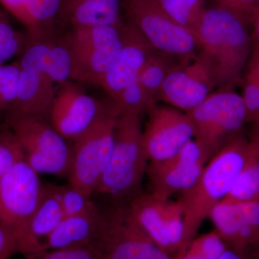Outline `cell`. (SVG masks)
<instances>
[{
  "label": "cell",
  "instance_id": "obj_7",
  "mask_svg": "<svg viewBox=\"0 0 259 259\" xmlns=\"http://www.w3.org/2000/svg\"><path fill=\"white\" fill-rule=\"evenodd\" d=\"M186 113L193 125L194 139L212 156L239 134L246 122L243 98L232 87L212 92L200 105Z\"/></svg>",
  "mask_w": 259,
  "mask_h": 259
},
{
  "label": "cell",
  "instance_id": "obj_10",
  "mask_svg": "<svg viewBox=\"0 0 259 259\" xmlns=\"http://www.w3.org/2000/svg\"><path fill=\"white\" fill-rule=\"evenodd\" d=\"M5 123L21 145L25 161L37 173L69 176L72 148L49 120L20 117Z\"/></svg>",
  "mask_w": 259,
  "mask_h": 259
},
{
  "label": "cell",
  "instance_id": "obj_6",
  "mask_svg": "<svg viewBox=\"0 0 259 259\" xmlns=\"http://www.w3.org/2000/svg\"><path fill=\"white\" fill-rule=\"evenodd\" d=\"M128 23L137 29L155 50L187 64L199 50L195 35L175 23L156 0H121Z\"/></svg>",
  "mask_w": 259,
  "mask_h": 259
},
{
  "label": "cell",
  "instance_id": "obj_38",
  "mask_svg": "<svg viewBox=\"0 0 259 259\" xmlns=\"http://www.w3.org/2000/svg\"><path fill=\"white\" fill-rule=\"evenodd\" d=\"M255 259H259V243L257 245L256 248H255Z\"/></svg>",
  "mask_w": 259,
  "mask_h": 259
},
{
  "label": "cell",
  "instance_id": "obj_13",
  "mask_svg": "<svg viewBox=\"0 0 259 259\" xmlns=\"http://www.w3.org/2000/svg\"><path fill=\"white\" fill-rule=\"evenodd\" d=\"M211 153L197 140H191L177 154L147 167L149 193L161 200L188 190L197 182Z\"/></svg>",
  "mask_w": 259,
  "mask_h": 259
},
{
  "label": "cell",
  "instance_id": "obj_15",
  "mask_svg": "<svg viewBox=\"0 0 259 259\" xmlns=\"http://www.w3.org/2000/svg\"><path fill=\"white\" fill-rule=\"evenodd\" d=\"M105 105L73 81H66L56 92L49 122L66 141L74 143L95 123Z\"/></svg>",
  "mask_w": 259,
  "mask_h": 259
},
{
  "label": "cell",
  "instance_id": "obj_4",
  "mask_svg": "<svg viewBox=\"0 0 259 259\" xmlns=\"http://www.w3.org/2000/svg\"><path fill=\"white\" fill-rule=\"evenodd\" d=\"M125 25L71 28L62 38L72 60L71 81L100 88L122 51Z\"/></svg>",
  "mask_w": 259,
  "mask_h": 259
},
{
  "label": "cell",
  "instance_id": "obj_35",
  "mask_svg": "<svg viewBox=\"0 0 259 259\" xmlns=\"http://www.w3.org/2000/svg\"><path fill=\"white\" fill-rule=\"evenodd\" d=\"M218 5L236 12L246 18L256 9L257 0H216Z\"/></svg>",
  "mask_w": 259,
  "mask_h": 259
},
{
  "label": "cell",
  "instance_id": "obj_16",
  "mask_svg": "<svg viewBox=\"0 0 259 259\" xmlns=\"http://www.w3.org/2000/svg\"><path fill=\"white\" fill-rule=\"evenodd\" d=\"M209 217L228 248L245 255L259 243V201H221Z\"/></svg>",
  "mask_w": 259,
  "mask_h": 259
},
{
  "label": "cell",
  "instance_id": "obj_12",
  "mask_svg": "<svg viewBox=\"0 0 259 259\" xmlns=\"http://www.w3.org/2000/svg\"><path fill=\"white\" fill-rule=\"evenodd\" d=\"M131 216L156 245L176 256L182 250L184 212L180 201L161 200L142 192L127 204Z\"/></svg>",
  "mask_w": 259,
  "mask_h": 259
},
{
  "label": "cell",
  "instance_id": "obj_19",
  "mask_svg": "<svg viewBox=\"0 0 259 259\" xmlns=\"http://www.w3.org/2000/svg\"><path fill=\"white\" fill-rule=\"evenodd\" d=\"M123 13L121 0H64L58 18L71 28L123 27Z\"/></svg>",
  "mask_w": 259,
  "mask_h": 259
},
{
  "label": "cell",
  "instance_id": "obj_3",
  "mask_svg": "<svg viewBox=\"0 0 259 259\" xmlns=\"http://www.w3.org/2000/svg\"><path fill=\"white\" fill-rule=\"evenodd\" d=\"M141 117L135 113L117 116L111 156L95 190V193L110 197L115 204H127L143 192L148 159Z\"/></svg>",
  "mask_w": 259,
  "mask_h": 259
},
{
  "label": "cell",
  "instance_id": "obj_36",
  "mask_svg": "<svg viewBox=\"0 0 259 259\" xmlns=\"http://www.w3.org/2000/svg\"><path fill=\"white\" fill-rule=\"evenodd\" d=\"M18 253L19 247L16 239L0 227V259H10Z\"/></svg>",
  "mask_w": 259,
  "mask_h": 259
},
{
  "label": "cell",
  "instance_id": "obj_17",
  "mask_svg": "<svg viewBox=\"0 0 259 259\" xmlns=\"http://www.w3.org/2000/svg\"><path fill=\"white\" fill-rule=\"evenodd\" d=\"M215 87L208 68L196 56L190 62L177 65L168 74L158 101L187 112L200 105Z\"/></svg>",
  "mask_w": 259,
  "mask_h": 259
},
{
  "label": "cell",
  "instance_id": "obj_32",
  "mask_svg": "<svg viewBox=\"0 0 259 259\" xmlns=\"http://www.w3.org/2000/svg\"><path fill=\"white\" fill-rule=\"evenodd\" d=\"M246 111V122L259 125V67L248 65L241 95Z\"/></svg>",
  "mask_w": 259,
  "mask_h": 259
},
{
  "label": "cell",
  "instance_id": "obj_22",
  "mask_svg": "<svg viewBox=\"0 0 259 259\" xmlns=\"http://www.w3.org/2000/svg\"><path fill=\"white\" fill-rule=\"evenodd\" d=\"M248 139L244 162L233 187L223 201H259V125Z\"/></svg>",
  "mask_w": 259,
  "mask_h": 259
},
{
  "label": "cell",
  "instance_id": "obj_23",
  "mask_svg": "<svg viewBox=\"0 0 259 259\" xmlns=\"http://www.w3.org/2000/svg\"><path fill=\"white\" fill-rule=\"evenodd\" d=\"M175 58L156 51L145 65L138 79L150 97L157 102L163 83L168 74L177 66Z\"/></svg>",
  "mask_w": 259,
  "mask_h": 259
},
{
  "label": "cell",
  "instance_id": "obj_31",
  "mask_svg": "<svg viewBox=\"0 0 259 259\" xmlns=\"http://www.w3.org/2000/svg\"><path fill=\"white\" fill-rule=\"evenodd\" d=\"M25 159L23 148L14 133L5 127L0 131V180Z\"/></svg>",
  "mask_w": 259,
  "mask_h": 259
},
{
  "label": "cell",
  "instance_id": "obj_2",
  "mask_svg": "<svg viewBox=\"0 0 259 259\" xmlns=\"http://www.w3.org/2000/svg\"><path fill=\"white\" fill-rule=\"evenodd\" d=\"M248 142L244 136L236 135L213 155L197 182L181 193L179 201L184 212L182 250L195 238L212 209L231 190L243 166Z\"/></svg>",
  "mask_w": 259,
  "mask_h": 259
},
{
  "label": "cell",
  "instance_id": "obj_34",
  "mask_svg": "<svg viewBox=\"0 0 259 259\" xmlns=\"http://www.w3.org/2000/svg\"><path fill=\"white\" fill-rule=\"evenodd\" d=\"M25 259H102L101 255L93 245L49 250L31 256L25 257Z\"/></svg>",
  "mask_w": 259,
  "mask_h": 259
},
{
  "label": "cell",
  "instance_id": "obj_29",
  "mask_svg": "<svg viewBox=\"0 0 259 259\" xmlns=\"http://www.w3.org/2000/svg\"><path fill=\"white\" fill-rule=\"evenodd\" d=\"M64 0H25L27 8L45 37H52L53 27Z\"/></svg>",
  "mask_w": 259,
  "mask_h": 259
},
{
  "label": "cell",
  "instance_id": "obj_33",
  "mask_svg": "<svg viewBox=\"0 0 259 259\" xmlns=\"http://www.w3.org/2000/svg\"><path fill=\"white\" fill-rule=\"evenodd\" d=\"M5 9L18 19L27 30V34L32 40L47 38L44 36L40 27L29 13L25 0H0Z\"/></svg>",
  "mask_w": 259,
  "mask_h": 259
},
{
  "label": "cell",
  "instance_id": "obj_40",
  "mask_svg": "<svg viewBox=\"0 0 259 259\" xmlns=\"http://www.w3.org/2000/svg\"><path fill=\"white\" fill-rule=\"evenodd\" d=\"M253 66H256V65H253ZM258 66V67H259V66Z\"/></svg>",
  "mask_w": 259,
  "mask_h": 259
},
{
  "label": "cell",
  "instance_id": "obj_24",
  "mask_svg": "<svg viewBox=\"0 0 259 259\" xmlns=\"http://www.w3.org/2000/svg\"><path fill=\"white\" fill-rule=\"evenodd\" d=\"M162 10L175 23L195 32L207 8L204 0H156Z\"/></svg>",
  "mask_w": 259,
  "mask_h": 259
},
{
  "label": "cell",
  "instance_id": "obj_11",
  "mask_svg": "<svg viewBox=\"0 0 259 259\" xmlns=\"http://www.w3.org/2000/svg\"><path fill=\"white\" fill-rule=\"evenodd\" d=\"M47 38H30L18 57L20 80L16 100L5 117V122L20 117H37L49 120V112L56 94V83L48 74L44 56Z\"/></svg>",
  "mask_w": 259,
  "mask_h": 259
},
{
  "label": "cell",
  "instance_id": "obj_1",
  "mask_svg": "<svg viewBox=\"0 0 259 259\" xmlns=\"http://www.w3.org/2000/svg\"><path fill=\"white\" fill-rule=\"evenodd\" d=\"M245 16L218 6L206 9L194 32L199 53L216 87L233 88L250 57L252 37Z\"/></svg>",
  "mask_w": 259,
  "mask_h": 259
},
{
  "label": "cell",
  "instance_id": "obj_20",
  "mask_svg": "<svg viewBox=\"0 0 259 259\" xmlns=\"http://www.w3.org/2000/svg\"><path fill=\"white\" fill-rule=\"evenodd\" d=\"M64 218L57 185L44 184L41 199L29 223L26 241L22 252L24 257L42 253L48 238Z\"/></svg>",
  "mask_w": 259,
  "mask_h": 259
},
{
  "label": "cell",
  "instance_id": "obj_37",
  "mask_svg": "<svg viewBox=\"0 0 259 259\" xmlns=\"http://www.w3.org/2000/svg\"><path fill=\"white\" fill-rule=\"evenodd\" d=\"M218 259H247V257L237 253L234 250L227 248L226 251Z\"/></svg>",
  "mask_w": 259,
  "mask_h": 259
},
{
  "label": "cell",
  "instance_id": "obj_25",
  "mask_svg": "<svg viewBox=\"0 0 259 259\" xmlns=\"http://www.w3.org/2000/svg\"><path fill=\"white\" fill-rule=\"evenodd\" d=\"M228 247L217 231L194 238L175 259H218Z\"/></svg>",
  "mask_w": 259,
  "mask_h": 259
},
{
  "label": "cell",
  "instance_id": "obj_9",
  "mask_svg": "<svg viewBox=\"0 0 259 259\" xmlns=\"http://www.w3.org/2000/svg\"><path fill=\"white\" fill-rule=\"evenodd\" d=\"M93 245L102 259H175L160 248L131 216L127 204L102 212Z\"/></svg>",
  "mask_w": 259,
  "mask_h": 259
},
{
  "label": "cell",
  "instance_id": "obj_39",
  "mask_svg": "<svg viewBox=\"0 0 259 259\" xmlns=\"http://www.w3.org/2000/svg\"><path fill=\"white\" fill-rule=\"evenodd\" d=\"M258 8H259V0H257L256 1V9H258Z\"/></svg>",
  "mask_w": 259,
  "mask_h": 259
},
{
  "label": "cell",
  "instance_id": "obj_21",
  "mask_svg": "<svg viewBox=\"0 0 259 259\" xmlns=\"http://www.w3.org/2000/svg\"><path fill=\"white\" fill-rule=\"evenodd\" d=\"M100 209L80 215L66 217L48 238L42 252L91 245L102 224Z\"/></svg>",
  "mask_w": 259,
  "mask_h": 259
},
{
  "label": "cell",
  "instance_id": "obj_26",
  "mask_svg": "<svg viewBox=\"0 0 259 259\" xmlns=\"http://www.w3.org/2000/svg\"><path fill=\"white\" fill-rule=\"evenodd\" d=\"M29 40L28 34L15 30L8 16L0 10V64L21 55Z\"/></svg>",
  "mask_w": 259,
  "mask_h": 259
},
{
  "label": "cell",
  "instance_id": "obj_5",
  "mask_svg": "<svg viewBox=\"0 0 259 259\" xmlns=\"http://www.w3.org/2000/svg\"><path fill=\"white\" fill-rule=\"evenodd\" d=\"M119 114L110 100L95 123L71 147L69 183L88 197L95 194L111 156Z\"/></svg>",
  "mask_w": 259,
  "mask_h": 259
},
{
  "label": "cell",
  "instance_id": "obj_30",
  "mask_svg": "<svg viewBox=\"0 0 259 259\" xmlns=\"http://www.w3.org/2000/svg\"><path fill=\"white\" fill-rule=\"evenodd\" d=\"M59 199L64 217L80 215L98 209L90 197L74 186H57Z\"/></svg>",
  "mask_w": 259,
  "mask_h": 259
},
{
  "label": "cell",
  "instance_id": "obj_27",
  "mask_svg": "<svg viewBox=\"0 0 259 259\" xmlns=\"http://www.w3.org/2000/svg\"><path fill=\"white\" fill-rule=\"evenodd\" d=\"M119 113H135L141 115L151 105L157 103L150 97L139 79H135L126 86L114 101Z\"/></svg>",
  "mask_w": 259,
  "mask_h": 259
},
{
  "label": "cell",
  "instance_id": "obj_18",
  "mask_svg": "<svg viewBox=\"0 0 259 259\" xmlns=\"http://www.w3.org/2000/svg\"><path fill=\"white\" fill-rule=\"evenodd\" d=\"M123 46L118 59L105 75L101 86L114 101L126 86L139 77L145 65L154 54V49L132 24L126 22Z\"/></svg>",
  "mask_w": 259,
  "mask_h": 259
},
{
  "label": "cell",
  "instance_id": "obj_28",
  "mask_svg": "<svg viewBox=\"0 0 259 259\" xmlns=\"http://www.w3.org/2000/svg\"><path fill=\"white\" fill-rule=\"evenodd\" d=\"M20 64H0V116H6L16 100L20 80Z\"/></svg>",
  "mask_w": 259,
  "mask_h": 259
},
{
  "label": "cell",
  "instance_id": "obj_14",
  "mask_svg": "<svg viewBox=\"0 0 259 259\" xmlns=\"http://www.w3.org/2000/svg\"><path fill=\"white\" fill-rule=\"evenodd\" d=\"M143 131L145 151L148 161L158 162L172 157L194 138L189 116L179 109L153 104Z\"/></svg>",
  "mask_w": 259,
  "mask_h": 259
},
{
  "label": "cell",
  "instance_id": "obj_8",
  "mask_svg": "<svg viewBox=\"0 0 259 259\" xmlns=\"http://www.w3.org/2000/svg\"><path fill=\"white\" fill-rule=\"evenodd\" d=\"M38 175L25 159L0 180V227L16 239L21 254L44 191Z\"/></svg>",
  "mask_w": 259,
  "mask_h": 259
}]
</instances>
